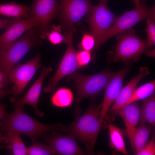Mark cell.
<instances>
[{
    "instance_id": "obj_29",
    "label": "cell",
    "mask_w": 155,
    "mask_h": 155,
    "mask_svg": "<svg viewBox=\"0 0 155 155\" xmlns=\"http://www.w3.org/2000/svg\"><path fill=\"white\" fill-rule=\"evenodd\" d=\"M95 43V40L92 35L90 34H85L82 37L80 49L90 51L93 49Z\"/></svg>"
},
{
    "instance_id": "obj_35",
    "label": "cell",
    "mask_w": 155,
    "mask_h": 155,
    "mask_svg": "<svg viewBox=\"0 0 155 155\" xmlns=\"http://www.w3.org/2000/svg\"><path fill=\"white\" fill-rule=\"evenodd\" d=\"M132 1L136 7H138L140 5L141 1L140 0H132Z\"/></svg>"
},
{
    "instance_id": "obj_34",
    "label": "cell",
    "mask_w": 155,
    "mask_h": 155,
    "mask_svg": "<svg viewBox=\"0 0 155 155\" xmlns=\"http://www.w3.org/2000/svg\"><path fill=\"white\" fill-rule=\"evenodd\" d=\"M146 54L147 56H149L154 57L155 56V50L153 49L152 50L147 51L146 53Z\"/></svg>"
},
{
    "instance_id": "obj_8",
    "label": "cell",
    "mask_w": 155,
    "mask_h": 155,
    "mask_svg": "<svg viewBox=\"0 0 155 155\" xmlns=\"http://www.w3.org/2000/svg\"><path fill=\"white\" fill-rule=\"evenodd\" d=\"M41 57L38 53L32 59L26 63L13 68L10 72L9 80L13 84L12 90L13 96L10 100L15 102L22 93L30 81L41 66Z\"/></svg>"
},
{
    "instance_id": "obj_21",
    "label": "cell",
    "mask_w": 155,
    "mask_h": 155,
    "mask_svg": "<svg viewBox=\"0 0 155 155\" xmlns=\"http://www.w3.org/2000/svg\"><path fill=\"white\" fill-rule=\"evenodd\" d=\"M105 118L107 120L106 124L109 130L111 146L123 154H128L125 148L123 135L121 129L112 124L107 115Z\"/></svg>"
},
{
    "instance_id": "obj_23",
    "label": "cell",
    "mask_w": 155,
    "mask_h": 155,
    "mask_svg": "<svg viewBox=\"0 0 155 155\" xmlns=\"http://www.w3.org/2000/svg\"><path fill=\"white\" fill-rule=\"evenodd\" d=\"M73 100V94L71 90L61 88L57 90L52 96L51 100L55 106L60 107L70 106Z\"/></svg>"
},
{
    "instance_id": "obj_28",
    "label": "cell",
    "mask_w": 155,
    "mask_h": 155,
    "mask_svg": "<svg viewBox=\"0 0 155 155\" xmlns=\"http://www.w3.org/2000/svg\"><path fill=\"white\" fill-rule=\"evenodd\" d=\"M90 51L83 50L77 52L76 59L78 68L87 65L91 59Z\"/></svg>"
},
{
    "instance_id": "obj_20",
    "label": "cell",
    "mask_w": 155,
    "mask_h": 155,
    "mask_svg": "<svg viewBox=\"0 0 155 155\" xmlns=\"http://www.w3.org/2000/svg\"><path fill=\"white\" fill-rule=\"evenodd\" d=\"M146 123L154 126L155 125V92L150 96L143 100L139 123L141 124Z\"/></svg>"
},
{
    "instance_id": "obj_16",
    "label": "cell",
    "mask_w": 155,
    "mask_h": 155,
    "mask_svg": "<svg viewBox=\"0 0 155 155\" xmlns=\"http://www.w3.org/2000/svg\"><path fill=\"white\" fill-rule=\"evenodd\" d=\"M137 75L122 88L114 101L112 106L109 111L116 110L125 105L129 100L140 82L150 73L147 67H141Z\"/></svg>"
},
{
    "instance_id": "obj_4",
    "label": "cell",
    "mask_w": 155,
    "mask_h": 155,
    "mask_svg": "<svg viewBox=\"0 0 155 155\" xmlns=\"http://www.w3.org/2000/svg\"><path fill=\"white\" fill-rule=\"evenodd\" d=\"M155 6L149 7L146 4L145 0H142L139 6L117 17L111 26L95 43L92 50V56L96 57L98 48L109 38L131 29L135 24L145 19L149 18L155 20Z\"/></svg>"
},
{
    "instance_id": "obj_18",
    "label": "cell",
    "mask_w": 155,
    "mask_h": 155,
    "mask_svg": "<svg viewBox=\"0 0 155 155\" xmlns=\"http://www.w3.org/2000/svg\"><path fill=\"white\" fill-rule=\"evenodd\" d=\"M141 107L136 102L127 104L116 110L110 111L113 115H118L123 120L129 130L136 127L140 117Z\"/></svg>"
},
{
    "instance_id": "obj_36",
    "label": "cell",
    "mask_w": 155,
    "mask_h": 155,
    "mask_svg": "<svg viewBox=\"0 0 155 155\" xmlns=\"http://www.w3.org/2000/svg\"><path fill=\"white\" fill-rule=\"evenodd\" d=\"M3 137L1 133H0V142L3 143Z\"/></svg>"
},
{
    "instance_id": "obj_11",
    "label": "cell",
    "mask_w": 155,
    "mask_h": 155,
    "mask_svg": "<svg viewBox=\"0 0 155 155\" xmlns=\"http://www.w3.org/2000/svg\"><path fill=\"white\" fill-rule=\"evenodd\" d=\"M73 32H67L69 41L65 52L55 75L50 79L48 85L44 88L45 92H53L56 85L64 77L73 73L78 69L76 59L77 51L72 44Z\"/></svg>"
},
{
    "instance_id": "obj_22",
    "label": "cell",
    "mask_w": 155,
    "mask_h": 155,
    "mask_svg": "<svg viewBox=\"0 0 155 155\" xmlns=\"http://www.w3.org/2000/svg\"><path fill=\"white\" fill-rule=\"evenodd\" d=\"M30 6L13 2L0 4V14L8 17L27 18Z\"/></svg>"
},
{
    "instance_id": "obj_32",
    "label": "cell",
    "mask_w": 155,
    "mask_h": 155,
    "mask_svg": "<svg viewBox=\"0 0 155 155\" xmlns=\"http://www.w3.org/2000/svg\"><path fill=\"white\" fill-rule=\"evenodd\" d=\"M9 82L8 76L5 73L0 71V87L1 88H6Z\"/></svg>"
},
{
    "instance_id": "obj_2",
    "label": "cell",
    "mask_w": 155,
    "mask_h": 155,
    "mask_svg": "<svg viewBox=\"0 0 155 155\" xmlns=\"http://www.w3.org/2000/svg\"><path fill=\"white\" fill-rule=\"evenodd\" d=\"M101 106L93 102L82 115L67 126V132L84 144L88 154H94V145L103 122L100 118Z\"/></svg>"
},
{
    "instance_id": "obj_19",
    "label": "cell",
    "mask_w": 155,
    "mask_h": 155,
    "mask_svg": "<svg viewBox=\"0 0 155 155\" xmlns=\"http://www.w3.org/2000/svg\"><path fill=\"white\" fill-rule=\"evenodd\" d=\"M3 143L7 145H0V149L6 148L11 150L15 155H27L26 147L20 136V133L12 130H9L4 134Z\"/></svg>"
},
{
    "instance_id": "obj_3",
    "label": "cell",
    "mask_w": 155,
    "mask_h": 155,
    "mask_svg": "<svg viewBox=\"0 0 155 155\" xmlns=\"http://www.w3.org/2000/svg\"><path fill=\"white\" fill-rule=\"evenodd\" d=\"M114 73L108 68L96 74L84 75L76 71L68 75L67 80H72L76 88L75 119L79 117L81 113L80 103L83 99L94 98L105 89Z\"/></svg>"
},
{
    "instance_id": "obj_30",
    "label": "cell",
    "mask_w": 155,
    "mask_h": 155,
    "mask_svg": "<svg viewBox=\"0 0 155 155\" xmlns=\"http://www.w3.org/2000/svg\"><path fill=\"white\" fill-rule=\"evenodd\" d=\"M137 155H155V143L154 136L153 135L151 140L138 151Z\"/></svg>"
},
{
    "instance_id": "obj_13",
    "label": "cell",
    "mask_w": 155,
    "mask_h": 155,
    "mask_svg": "<svg viewBox=\"0 0 155 155\" xmlns=\"http://www.w3.org/2000/svg\"><path fill=\"white\" fill-rule=\"evenodd\" d=\"M38 27L37 21L28 16L25 19L19 18L0 36V55L7 50L24 33L34 27Z\"/></svg>"
},
{
    "instance_id": "obj_25",
    "label": "cell",
    "mask_w": 155,
    "mask_h": 155,
    "mask_svg": "<svg viewBox=\"0 0 155 155\" xmlns=\"http://www.w3.org/2000/svg\"><path fill=\"white\" fill-rule=\"evenodd\" d=\"M50 31L46 34L49 41L54 45H57L61 43H67L69 38L68 35L64 36L61 33L60 26H56L53 24Z\"/></svg>"
},
{
    "instance_id": "obj_31",
    "label": "cell",
    "mask_w": 155,
    "mask_h": 155,
    "mask_svg": "<svg viewBox=\"0 0 155 155\" xmlns=\"http://www.w3.org/2000/svg\"><path fill=\"white\" fill-rule=\"evenodd\" d=\"M19 18H14L11 19H5L0 16V29H7Z\"/></svg>"
},
{
    "instance_id": "obj_5",
    "label": "cell",
    "mask_w": 155,
    "mask_h": 155,
    "mask_svg": "<svg viewBox=\"0 0 155 155\" xmlns=\"http://www.w3.org/2000/svg\"><path fill=\"white\" fill-rule=\"evenodd\" d=\"M37 27H33L16 40L6 51L0 55V71L8 76L13 67L30 50L42 43Z\"/></svg>"
},
{
    "instance_id": "obj_7",
    "label": "cell",
    "mask_w": 155,
    "mask_h": 155,
    "mask_svg": "<svg viewBox=\"0 0 155 155\" xmlns=\"http://www.w3.org/2000/svg\"><path fill=\"white\" fill-rule=\"evenodd\" d=\"M58 18L65 35L75 31L74 24L88 14L93 5L91 0H59ZM63 33V34H64Z\"/></svg>"
},
{
    "instance_id": "obj_27",
    "label": "cell",
    "mask_w": 155,
    "mask_h": 155,
    "mask_svg": "<svg viewBox=\"0 0 155 155\" xmlns=\"http://www.w3.org/2000/svg\"><path fill=\"white\" fill-rule=\"evenodd\" d=\"M146 20V26L145 31L147 34V38L146 40L147 45L150 47L152 46L155 44V20L148 18Z\"/></svg>"
},
{
    "instance_id": "obj_9",
    "label": "cell",
    "mask_w": 155,
    "mask_h": 155,
    "mask_svg": "<svg viewBox=\"0 0 155 155\" xmlns=\"http://www.w3.org/2000/svg\"><path fill=\"white\" fill-rule=\"evenodd\" d=\"M59 4L57 0H33L28 16L35 18L38 23L39 36L46 38V34L51 29V23L58 14Z\"/></svg>"
},
{
    "instance_id": "obj_33",
    "label": "cell",
    "mask_w": 155,
    "mask_h": 155,
    "mask_svg": "<svg viewBox=\"0 0 155 155\" xmlns=\"http://www.w3.org/2000/svg\"><path fill=\"white\" fill-rule=\"evenodd\" d=\"M6 107L5 105L0 104V126H1V122L0 121V120L4 117V116L7 113L5 111V109Z\"/></svg>"
},
{
    "instance_id": "obj_14",
    "label": "cell",
    "mask_w": 155,
    "mask_h": 155,
    "mask_svg": "<svg viewBox=\"0 0 155 155\" xmlns=\"http://www.w3.org/2000/svg\"><path fill=\"white\" fill-rule=\"evenodd\" d=\"M131 69L127 65L115 73L112 76L106 87L103 103L101 104L100 119L102 122L107 115L109 108L116 98L122 88L123 79Z\"/></svg>"
},
{
    "instance_id": "obj_12",
    "label": "cell",
    "mask_w": 155,
    "mask_h": 155,
    "mask_svg": "<svg viewBox=\"0 0 155 155\" xmlns=\"http://www.w3.org/2000/svg\"><path fill=\"white\" fill-rule=\"evenodd\" d=\"M50 135L45 134L42 137L55 150L56 154L62 155H85L71 134L63 135L52 131Z\"/></svg>"
},
{
    "instance_id": "obj_26",
    "label": "cell",
    "mask_w": 155,
    "mask_h": 155,
    "mask_svg": "<svg viewBox=\"0 0 155 155\" xmlns=\"http://www.w3.org/2000/svg\"><path fill=\"white\" fill-rule=\"evenodd\" d=\"M33 143L32 146L27 148V155L56 154L55 150L50 145L44 144L36 141Z\"/></svg>"
},
{
    "instance_id": "obj_17",
    "label": "cell",
    "mask_w": 155,
    "mask_h": 155,
    "mask_svg": "<svg viewBox=\"0 0 155 155\" xmlns=\"http://www.w3.org/2000/svg\"><path fill=\"white\" fill-rule=\"evenodd\" d=\"M152 126L149 124L144 123L129 130L121 129L123 135L129 138L134 154L136 155L146 144L151 131Z\"/></svg>"
},
{
    "instance_id": "obj_1",
    "label": "cell",
    "mask_w": 155,
    "mask_h": 155,
    "mask_svg": "<svg viewBox=\"0 0 155 155\" xmlns=\"http://www.w3.org/2000/svg\"><path fill=\"white\" fill-rule=\"evenodd\" d=\"M22 109H14L2 118L0 133L3 135L12 130L29 137L33 142L49 131L67 132V126L60 123H42L28 115Z\"/></svg>"
},
{
    "instance_id": "obj_15",
    "label": "cell",
    "mask_w": 155,
    "mask_h": 155,
    "mask_svg": "<svg viewBox=\"0 0 155 155\" xmlns=\"http://www.w3.org/2000/svg\"><path fill=\"white\" fill-rule=\"evenodd\" d=\"M52 70L51 66L44 67L43 68L40 76L27 92L14 104L15 109H23L24 105L27 104L33 108L38 117L43 115V113L38 109L37 106L43 81Z\"/></svg>"
},
{
    "instance_id": "obj_24",
    "label": "cell",
    "mask_w": 155,
    "mask_h": 155,
    "mask_svg": "<svg viewBox=\"0 0 155 155\" xmlns=\"http://www.w3.org/2000/svg\"><path fill=\"white\" fill-rule=\"evenodd\" d=\"M155 89L154 80L140 86L135 89L129 100L125 105L148 97L154 92Z\"/></svg>"
},
{
    "instance_id": "obj_10",
    "label": "cell",
    "mask_w": 155,
    "mask_h": 155,
    "mask_svg": "<svg viewBox=\"0 0 155 155\" xmlns=\"http://www.w3.org/2000/svg\"><path fill=\"white\" fill-rule=\"evenodd\" d=\"M107 1L100 0L96 5L93 6L86 20L90 34L94 38L95 43L111 26L117 18L109 9Z\"/></svg>"
},
{
    "instance_id": "obj_6",
    "label": "cell",
    "mask_w": 155,
    "mask_h": 155,
    "mask_svg": "<svg viewBox=\"0 0 155 155\" xmlns=\"http://www.w3.org/2000/svg\"><path fill=\"white\" fill-rule=\"evenodd\" d=\"M118 36L112 59L114 62L137 61L141 55L150 48L133 28Z\"/></svg>"
}]
</instances>
